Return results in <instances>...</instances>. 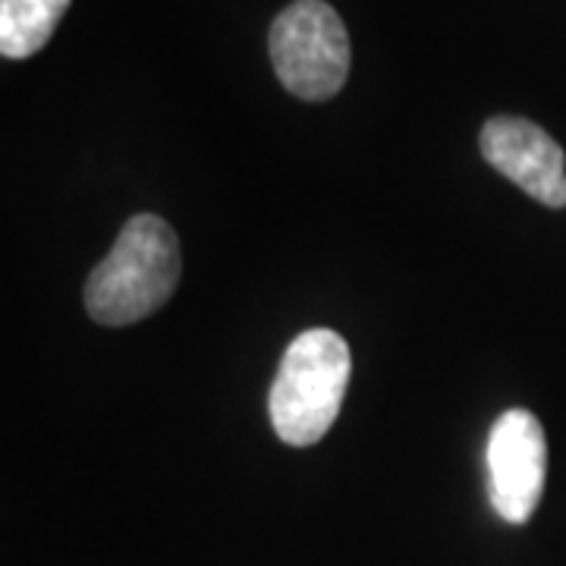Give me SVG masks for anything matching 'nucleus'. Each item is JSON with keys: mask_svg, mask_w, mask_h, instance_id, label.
<instances>
[{"mask_svg": "<svg viewBox=\"0 0 566 566\" xmlns=\"http://www.w3.org/2000/svg\"><path fill=\"white\" fill-rule=\"evenodd\" d=\"M182 274L180 240L158 214L123 223L114 249L88 274L85 308L104 327H126L155 315L177 290Z\"/></svg>", "mask_w": 566, "mask_h": 566, "instance_id": "nucleus-1", "label": "nucleus"}, {"mask_svg": "<svg viewBox=\"0 0 566 566\" xmlns=\"http://www.w3.org/2000/svg\"><path fill=\"white\" fill-rule=\"evenodd\" d=\"M353 356L349 346L327 327L303 331L283 353L271 387V424L283 444H318L344 406Z\"/></svg>", "mask_w": 566, "mask_h": 566, "instance_id": "nucleus-2", "label": "nucleus"}, {"mask_svg": "<svg viewBox=\"0 0 566 566\" xmlns=\"http://www.w3.org/2000/svg\"><path fill=\"white\" fill-rule=\"evenodd\" d=\"M271 63L281 85L303 102H327L349 76V35L324 0H296L271 25Z\"/></svg>", "mask_w": 566, "mask_h": 566, "instance_id": "nucleus-3", "label": "nucleus"}, {"mask_svg": "<svg viewBox=\"0 0 566 566\" xmlns=\"http://www.w3.org/2000/svg\"><path fill=\"white\" fill-rule=\"evenodd\" d=\"M485 465L494 513L513 526L528 523L545 494L547 475V441L538 416L506 409L488 434Z\"/></svg>", "mask_w": 566, "mask_h": 566, "instance_id": "nucleus-4", "label": "nucleus"}, {"mask_svg": "<svg viewBox=\"0 0 566 566\" xmlns=\"http://www.w3.org/2000/svg\"><path fill=\"white\" fill-rule=\"evenodd\" d=\"M479 148L497 174L516 182L547 208H566V155L538 123L523 117H491Z\"/></svg>", "mask_w": 566, "mask_h": 566, "instance_id": "nucleus-5", "label": "nucleus"}, {"mask_svg": "<svg viewBox=\"0 0 566 566\" xmlns=\"http://www.w3.org/2000/svg\"><path fill=\"white\" fill-rule=\"evenodd\" d=\"M70 0H0V57L39 54L63 20Z\"/></svg>", "mask_w": 566, "mask_h": 566, "instance_id": "nucleus-6", "label": "nucleus"}]
</instances>
